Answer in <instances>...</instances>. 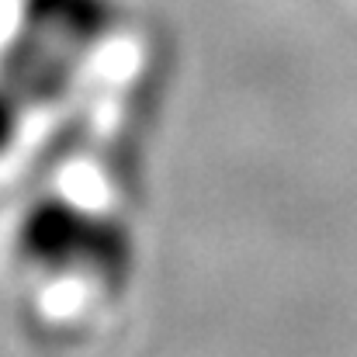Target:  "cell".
Here are the masks:
<instances>
[{"instance_id":"3957f363","label":"cell","mask_w":357,"mask_h":357,"mask_svg":"<svg viewBox=\"0 0 357 357\" xmlns=\"http://www.w3.org/2000/svg\"><path fill=\"white\" fill-rule=\"evenodd\" d=\"M119 24V0H21L17 7V28L42 35L77 59L98 52Z\"/></svg>"},{"instance_id":"6da1fadb","label":"cell","mask_w":357,"mask_h":357,"mask_svg":"<svg viewBox=\"0 0 357 357\" xmlns=\"http://www.w3.org/2000/svg\"><path fill=\"white\" fill-rule=\"evenodd\" d=\"M14 253L45 278L112 281L132 267V239L119 219L63 195H38L21 212Z\"/></svg>"},{"instance_id":"7a4b0ae2","label":"cell","mask_w":357,"mask_h":357,"mask_svg":"<svg viewBox=\"0 0 357 357\" xmlns=\"http://www.w3.org/2000/svg\"><path fill=\"white\" fill-rule=\"evenodd\" d=\"M80 66H84V59L70 56L66 49H59L24 28H17L0 49V80L28 108L59 105L73 91Z\"/></svg>"},{"instance_id":"277c9868","label":"cell","mask_w":357,"mask_h":357,"mask_svg":"<svg viewBox=\"0 0 357 357\" xmlns=\"http://www.w3.org/2000/svg\"><path fill=\"white\" fill-rule=\"evenodd\" d=\"M31 108L0 80V156H7L10 149H14V142H17V135H21V125H24V115H28Z\"/></svg>"}]
</instances>
